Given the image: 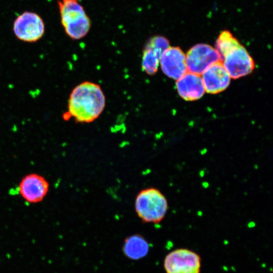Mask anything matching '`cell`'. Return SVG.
<instances>
[{"label":"cell","instance_id":"cell-5","mask_svg":"<svg viewBox=\"0 0 273 273\" xmlns=\"http://www.w3.org/2000/svg\"><path fill=\"white\" fill-rule=\"evenodd\" d=\"M164 268L166 273H200L201 258L188 249H177L165 257Z\"/></svg>","mask_w":273,"mask_h":273},{"label":"cell","instance_id":"cell-13","mask_svg":"<svg viewBox=\"0 0 273 273\" xmlns=\"http://www.w3.org/2000/svg\"><path fill=\"white\" fill-rule=\"evenodd\" d=\"M149 249L148 242L139 234L133 235L126 238L123 246L124 254L132 260H138L145 257Z\"/></svg>","mask_w":273,"mask_h":273},{"label":"cell","instance_id":"cell-6","mask_svg":"<svg viewBox=\"0 0 273 273\" xmlns=\"http://www.w3.org/2000/svg\"><path fill=\"white\" fill-rule=\"evenodd\" d=\"M220 61L216 50L207 44H198L193 47L186 56L187 71L201 75L211 64Z\"/></svg>","mask_w":273,"mask_h":273},{"label":"cell","instance_id":"cell-2","mask_svg":"<svg viewBox=\"0 0 273 273\" xmlns=\"http://www.w3.org/2000/svg\"><path fill=\"white\" fill-rule=\"evenodd\" d=\"M58 6L61 23L67 35L75 40L84 37L91 23L79 0L59 1Z\"/></svg>","mask_w":273,"mask_h":273},{"label":"cell","instance_id":"cell-1","mask_svg":"<svg viewBox=\"0 0 273 273\" xmlns=\"http://www.w3.org/2000/svg\"><path fill=\"white\" fill-rule=\"evenodd\" d=\"M105 103V97L101 87L95 83L85 81L71 92L66 115L79 122H91L102 113Z\"/></svg>","mask_w":273,"mask_h":273},{"label":"cell","instance_id":"cell-9","mask_svg":"<svg viewBox=\"0 0 273 273\" xmlns=\"http://www.w3.org/2000/svg\"><path fill=\"white\" fill-rule=\"evenodd\" d=\"M169 47V41L160 35L151 38L145 46L142 57L143 70L150 75L155 74L158 68L161 56Z\"/></svg>","mask_w":273,"mask_h":273},{"label":"cell","instance_id":"cell-12","mask_svg":"<svg viewBox=\"0 0 273 273\" xmlns=\"http://www.w3.org/2000/svg\"><path fill=\"white\" fill-rule=\"evenodd\" d=\"M176 85L179 96L186 101L198 100L205 92L200 75L193 73L185 74L177 80Z\"/></svg>","mask_w":273,"mask_h":273},{"label":"cell","instance_id":"cell-3","mask_svg":"<svg viewBox=\"0 0 273 273\" xmlns=\"http://www.w3.org/2000/svg\"><path fill=\"white\" fill-rule=\"evenodd\" d=\"M135 211L143 222L158 223L164 217L168 203L166 197L154 188L142 190L136 196Z\"/></svg>","mask_w":273,"mask_h":273},{"label":"cell","instance_id":"cell-7","mask_svg":"<svg viewBox=\"0 0 273 273\" xmlns=\"http://www.w3.org/2000/svg\"><path fill=\"white\" fill-rule=\"evenodd\" d=\"M49 181L43 176L35 173L25 175L20 181L19 193L27 203L41 202L49 191Z\"/></svg>","mask_w":273,"mask_h":273},{"label":"cell","instance_id":"cell-10","mask_svg":"<svg viewBox=\"0 0 273 273\" xmlns=\"http://www.w3.org/2000/svg\"><path fill=\"white\" fill-rule=\"evenodd\" d=\"M161 69L168 77L178 80L187 72L186 55L179 47H169L159 61Z\"/></svg>","mask_w":273,"mask_h":273},{"label":"cell","instance_id":"cell-14","mask_svg":"<svg viewBox=\"0 0 273 273\" xmlns=\"http://www.w3.org/2000/svg\"><path fill=\"white\" fill-rule=\"evenodd\" d=\"M240 44L230 31H222L216 40L215 49L219 55L220 61L222 62L231 51Z\"/></svg>","mask_w":273,"mask_h":273},{"label":"cell","instance_id":"cell-8","mask_svg":"<svg viewBox=\"0 0 273 273\" xmlns=\"http://www.w3.org/2000/svg\"><path fill=\"white\" fill-rule=\"evenodd\" d=\"M222 62L230 77L234 79L249 74L255 67L253 59L241 44L231 51Z\"/></svg>","mask_w":273,"mask_h":273},{"label":"cell","instance_id":"cell-4","mask_svg":"<svg viewBox=\"0 0 273 273\" xmlns=\"http://www.w3.org/2000/svg\"><path fill=\"white\" fill-rule=\"evenodd\" d=\"M13 29L18 39L27 42H34L43 36L45 25L43 20L38 14L26 11L16 18Z\"/></svg>","mask_w":273,"mask_h":273},{"label":"cell","instance_id":"cell-11","mask_svg":"<svg viewBox=\"0 0 273 273\" xmlns=\"http://www.w3.org/2000/svg\"><path fill=\"white\" fill-rule=\"evenodd\" d=\"M205 89L210 94H217L225 90L230 83V76L222 61L209 66L202 73Z\"/></svg>","mask_w":273,"mask_h":273}]
</instances>
